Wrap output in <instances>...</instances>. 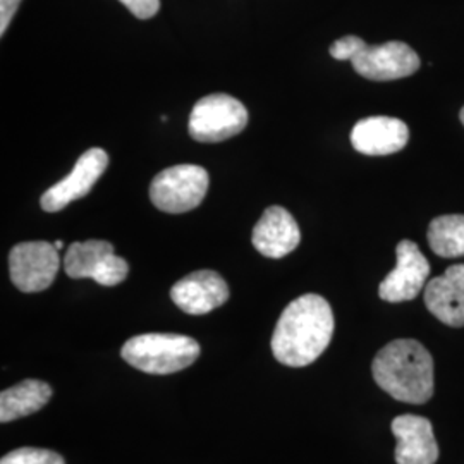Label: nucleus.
<instances>
[{"label": "nucleus", "mask_w": 464, "mask_h": 464, "mask_svg": "<svg viewBox=\"0 0 464 464\" xmlns=\"http://www.w3.org/2000/svg\"><path fill=\"white\" fill-rule=\"evenodd\" d=\"M354 71L372 82L402 80L421 66L415 50L402 42H387L382 45H363L353 57Z\"/></svg>", "instance_id": "6e6552de"}, {"label": "nucleus", "mask_w": 464, "mask_h": 464, "mask_svg": "<svg viewBox=\"0 0 464 464\" xmlns=\"http://www.w3.org/2000/svg\"><path fill=\"white\" fill-rule=\"evenodd\" d=\"M0 464H66V461L50 449L21 448L5 454Z\"/></svg>", "instance_id": "a211bd4d"}, {"label": "nucleus", "mask_w": 464, "mask_h": 464, "mask_svg": "<svg viewBox=\"0 0 464 464\" xmlns=\"http://www.w3.org/2000/svg\"><path fill=\"white\" fill-rule=\"evenodd\" d=\"M107 166L109 155L105 150L90 149L84 151L78 159L76 166L69 172V176L63 181L53 184L44 193L40 199L42 208L49 214H53L66 208L71 201L83 198L103 176Z\"/></svg>", "instance_id": "9d476101"}, {"label": "nucleus", "mask_w": 464, "mask_h": 464, "mask_svg": "<svg viewBox=\"0 0 464 464\" xmlns=\"http://www.w3.org/2000/svg\"><path fill=\"white\" fill-rule=\"evenodd\" d=\"M459 119H461V122H463L464 126V107L461 109V112H459Z\"/></svg>", "instance_id": "5701e85b"}, {"label": "nucleus", "mask_w": 464, "mask_h": 464, "mask_svg": "<svg viewBox=\"0 0 464 464\" xmlns=\"http://www.w3.org/2000/svg\"><path fill=\"white\" fill-rule=\"evenodd\" d=\"M64 270L71 279H93L112 287L126 281L130 266L117 256L114 246L103 239L72 243L64 255Z\"/></svg>", "instance_id": "423d86ee"}, {"label": "nucleus", "mask_w": 464, "mask_h": 464, "mask_svg": "<svg viewBox=\"0 0 464 464\" xmlns=\"http://www.w3.org/2000/svg\"><path fill=\"white\" fill-rule=\"evenodd\" d=\"M396 268L381 282L379 296L387 303L413 301L427 285L430 276V264L418 245L402 239L396 248Z\"/></svg>", "instance_id": "1a4fd4ad"}, {"label": "nucleus", "mask_w": 464, "mask_h": 464, "mask_svg": "<svg viewBox=\"0 0 464 464\" xmlns=\"http://www.w3.org/2000/svg\"><path fill=\"white\" fill-rule=\"evenodd\" d=\"M408 141L410 128L398 117H366L358 121L351 131L353 149L368 157L398 153Z\"/></svg>", "instance_id": "f8f14e48"}, {"label": "nucleus", "mask_w": 464, "mask_h": 464, "mask_svg": "<svg viewBox=\"0 0 464 464\" xmlns=\"http://www.w3.org/2000/svg\"><path fill=\"white\" fill-rule=\"evenodd\" d=\"M198 343L181 334H141L124 343L121 356L128 365L151 375H169L193 365L199 358Z\"/></svg>", "instance_id": "7ed1b4c3"}, {"label": "nucleus", "mask_w": 464, "mask_h": 464, "mask_svg": "<svg viewBox=\"0 0 464 464\" xmlns=\"http://www.w3.org/2000/svg\"><path fill=\"white\" fill-rule=\"evenodd\" d=\"M21 0H0V34H5Z\"/></svg>", "instance_id": "412c9836"}, {"label": "nucleus", "mask_w": 464, "mask_h": 464, "mask_svg": "<svg viewBox=\"0 0 464 464\" xmlns=\"http://www.w3.org/2000/svg\"><path fill=\"white\" fill-rule=\"evenodd\" d=\"M170 298L188 315H207L227 303L229 285L214 270H197L172 285Z\"/></svg>", "instance_id": "9b49d317"}, {"label": "nucleus", "mask_w": 464, "mask_h": 464, "mask_svg": "<svg viewBox=\"0 0 464 464\" xmlns=\"http://www.w3.org/2000/svg\"><path fill=\"white\" fill-rule=\"evenodd\" d=\"M391 430L398 440L396 454H394L396 463H437L439 444L435 440L429 418L418 415H401L392 420Z\"/></svg>", "instance_id": "ddd939ff"}, {"label": "nucleus", "mask_w": 464, "mask_h": 464, "mask_svg": "<svg viewBox=\"0 0 464 464\" xmlns=\"http://www.w3.org/2000/svg\"><path fill=\"white\" fill-rule=\"evenodd\" d=\"M208 191V172L199 166L183 164L159 172L150 184L151 203L166 214L195 210Z\"/></svg>", "instance_id": "20e7f679"}, {"label": "nucleus", "mask_w": 464, "mask_h": 464, "mask_svg": "<svg viewBox=\"0 0 464 464\" xmlns=\"http://www.w3.org/2000/svg\"><path fill=\"white\" fill-rule=\"evenodd\" d=\"M363 45H365V40H362L360 36H354V34H348V36L334 42L329 52L335 61H353V57L360 52Z\"/></svg>", "instance_id": "6ab92c4d"}, {"label": "nucleus", "mask_w": 464, "mask_h": 464, "mask_svg": "<svg viewBox=\"0 0 464 464\" xmlns=\"http://www.w3.org/2000/svg\"><path fill=\"white\" fill-rule=\"evenodd\" d=\"M138 19H150L160 11V0H119Z\"/></svg>", "instance_id": "aec40b11"}, {"label": "nucleus", "mask_w": 464, "mask_h": 464, "mask_svg": "<svg viewBox=\"0 0 464 464\" xmlns=\"http://www.w3.org/2000/svg\"><path fill=\"white\" fill-rule=\"evenodd\" d=\"M248 124V111L227 93L198 100L189 114L188 131L199 143H220L241 133Z\"/></svg>", "instance_id": "39448f33"}, {"label": "nucleus", "mask_w": 464, "mask_h": 464, "mask_svg": "<svg viewBox=\"0 0 464 464\" xmlns=\"http://www.w3.org/2000/svg\"><path fill=\"white\" fill-rule=\"evenodd\" d=\"M298 222L282 207H268L253 227L251 243L266 258H284L298 248Z\"/></svg>", "instance_id": "4468645a"}, {"label": "nucleus", "mask_w": 464, "mask_h": 464, "mask_svg": "<svg viewBox=\"0 0 464 464\" xmlns=\"http://www.w3.org/2000/svg\"><path fill=\"white\" fill-rule=\"evenodd\" d=\"M334 312L318 295H303L291 301L277 320L272 335V353L282 365H312L329 348L334 335Z\"/></svg>", "instance_id": "f257e3e1"}, {"label": "nucleus", "mask_w": 464, "mask_h": 464, "mask_svg": "<svg viewBox=\"0 0 464 464\" xmlns=\"http://www.w3.org/2000/svg\"><path fill=\"white\" fill-rule=\"evenodd\" d=\"M425 306L431 315L449 327H464V266L448 270L427 282Z\"/></svg>", "instance_id": "2eb2a0df"}, {"label": "nucleus", "mask_w": 464, "mask_h": 464, "mask_svg": "<svg viewBox=\"0 0 464 464\" xmlns=\"http://www.w3.org/2000/svg\"><path fill=\"white\" fill-rule=\"evenodd\" d=\"M373 381L389 396L408 404H425L433 396V358L415 339H396L375 354Z\"/></svg>", "instance_id": "f03ea898"}, {"label": "nucleus", "mask_w": 464, "mask_h": 464, "mask_svg": "<svg viewBox=\"0 0 464 464\" xmlns=\"http://www.w3.org/2000/svg\"><path fill=\"white\" fill-rule=\"evenodd\" d=\"M59 268V249L49 241L19 243L9 253V276L21 293L49 289Z\"/></svg>", "instance_id": "0eeeda50"}, {"label": "nucleus", "mask_w": 464, "mask_h": 464, "mask_svg": "<svg viewBox=\"0 0 464 464\" xmlns=\"http://www.w3.org/2000/svg\"><path fill=\"white\" fill-rule=\"evenodd\" d=\"M53 246L57 249H63V246H64V241H61V239H57L55 243H53Z\"/></svg>", "instance_id": "4be33fe9"}, {"label": "nucleus", "mask_w": 464, "mask_h": 464, "mask_svg": "<svg viewBox=\"0 0 464 464\" xmlns=\"http://www.w3.org/2000/svg\"><path fill=\"white\" fill-rule=\"evenodd\" d=\"M52 399V387L47 382L23 381L2 391L0 394V423H11L19 418L40 411Z\"/></svg>", "instance_id": "dca6fc26"}, {"label": "nucleus", "mask_w": 464, "mask_h": 464, "mask_svg": "<svg viewBox=\"0 0 464 464\" xmlns=\"http://www.w3.org/2000/svg\"><path fill=\"white\" fill-rule=\"evenodd\" d=\"M427 237L431 251L440 258L464 256V216L435 217Z\"/></svg>", "instance_id": "f3484780"}]
</instances>
